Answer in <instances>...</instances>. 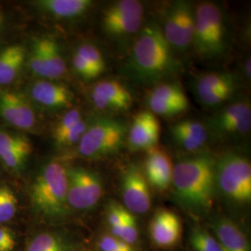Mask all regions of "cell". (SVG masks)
Instances as JSON below:
<instances>
[{"mask_svg": "<svg viewBox=\"0 0 251 251\" xmlns=\"http://www.w3.org/2000/svg\"><path fill=\"white\" fill-rule=\"evenodd\" d=\"M68 206L85 210L95 206L102 197L103 187L99 176L81 167L67 169Z\"/></svg>", "mask_w": 251, "mask_h": 251, "instance_id": "9", "label": "cell"}, {"mask_svg": "<svg viewBox=\"0 0 251 251\" xmlns=\"http://www.w3.org/2000/svg\"><path fill=\"white\" fill-rule=\"evenodd\" d=\"M191 245L195 251H223L215 237L201 228H196L192 232Z\"/></svg>", "mask_w": 251, "mask_h": 251, "instance_id": "29", "label": "cell"}, {"mask_svg": "<svg viewBox=\"0 0 251 251\" xmlns=\"http://www.w3.org/2000/svg\"><path fill=\"white\" fill-rule=\"evenodd\" d=\"M26 251H65V246L56 235L41 233L31 242Z\"/></svg>", "mask_w": 251, "mask_h": 251, "instance_id": "30", "label": "cell"}, {"mask_svg": "<svg viewBox=\"0 0 251 251\" xmlns=\"http://www.w3.org/2000/svg\"><path fill=\"white\" fill-rule=\"evenodd\" d=\"M152 243L161 249H171L179 242L182 225L179 217L169 209H158L149 225Z\"/></svg>", "mask_w": 251, "mask_h": 251, "instance_id": "19", "label": "cell"}, {"mask_svg": "<svg viewBox=\"0 0 251 251\" xmlns=\"http://www.w3.org/2000/svg\"><path fill=\"white\" fill-rule=\"evenodd\" d=\"M129 211L117 202H111L107 208V222L113 236L120 239L122 226Z\"/></svg>", "mask_w": 251, "mask_h": 251, "instance_id": "28", "label": "cell"}, {"mask_svg": "<svg viewBox=\"0 0 251 251\" xmlns=\"http://www.w3.org/2000/svg\"><path fill=\"white\" fill-rule=\"evenodd\" d=\"M235 79L232 75L225 73H209L198 79V90H235Z\"/></svg>", "mask_w": 251, "mask_h": 251, "instance_id": "24", "label": "cell"}, {"mask_svg": "<svg viewBox=\"0 0 251 251\" xmlns=\"http://www.w3.org/2000/svg\"><path fill=\"white\" fill-rule=\"evenodd\" d=\"M245 70H246L247 75H249V77H251V59H249V60L246 62V64H245Z\"/></svg>", "mask_w": 251, "mask_h": 251, "instance_id": "41", "label": "cell"}, {"mask_svg": "<svg viewBox=\"0 0 251 251\" xmlns=\"http://www.w3.org/2000/svg\"><path fill=\"white\" fill-rule=\"evenodd\" d=\"M26 42L0 45V88H13L26 68Z\"/></svg>", "mask_w": 251, "mask_h": 251, "instance_id": "16", "label": "cell"}, {"mask_svg": "<svg viewBox=\"0 0 251 251\" xmlns=\"http://www.w3.org/2000/svg\"><path fill=\"white\" fill-rule=\"evenodd\" d=\"M0 119L17 131L26 134L38 131L37 110L21 90L0 88Z\"/></svg>", "mask_w": 251, "mask_h": 251, "instance_id": "8", "label": "cell"}, {"mask_svg": "<svg viewBox=\"0 0 251 251\" xmlns=\"http://www.w3.org/2000/svg\"><path fill=\"white\" fill-rule=\"evenodd\" d=\"M161 126L158 119L149 111L134 117L128 131V144L134 150H150L157 144Z\"/></svg>", "mask_w": 251, "mask_h": 251, "instance_id": "20", "label": "cell"}, {"mask_svg": "<svg viewBox=\"0 0 251 251\" xmlns=\"http://www.w3.org/2000/svg\"><path fill=\"white\" fill-rule=\"evenodd\" d=\"M84 116L79 109H68L63 113V116L60 117L55 123L52 129V139L54 143L57 142L60 138H62L71 127L75 125L78 121H80Z\"/></svg>", "mask_w": 251, "mask_h": 251, "instance_id": "27", "label": "cell"}, {"mask_svg": "<svg viewBox=\"0 0 251 251\" xmlns=\"http://www.w3.org/2000/svg\"><path fill=\"white\" fill-rule=\"evenodd\" d=\"M75 52L78 54L98 75L104 72L105 62L97 47L90 43H82L75 49Z\"/></svg>", "mask_w": 251, "mask_h": 251, "instance_id": "26", "label": "cell"}, {"mask_svg": "<svg viewBox=\"0 0 251 251\" xmlns=\"http://www.w3.org/2000/svg\"><path fill=\"white\" fill-rule=\"evenodd\" d=\"M26 68L34 78L58 80L67 73L59 42L50 35H36L26 42Z\"/></svg>", "mask_w": 251, "mask_h": 251, "instance_id": "4", "label": "cell"}, {"mask_svg": "<svg viewBox=\"0 0 251 251\" xmlns=\"http://www.w3.org/2000/svg\"><path fill=\"white\" fill-rule=\"evenodd\" d=\"M138 238H139V231H138L136 219L133 214L129 212L126 217L125 222L122 226L120 240L131 246L132 244L137 242Z\"/></svg>", "mask_w": 251, "mask_h": 251, "instance_id": "35", "label": "cell"}, {"mask_svg": "<svg viewBox=\"0 0 251 251\" xmlns=\"http://www.w3.org/2000/svg\"><path fill=\"white\" fill-rule=\"evenodd\" d=\"M215 179L225 197L237 204L251 200V165L245 156L229 153L215 165Z\"/></svg>", "mask_w": 251, "mask_h": 251, "instance_id": "5", "label": "cell"}, {"mask_svg": "<svg viewBox=\"0 0 251 251\" xmlns=\"http://www.w3.org/2000/svg\"><path fill=\"white\" fill-rule=\"evenodd\" d=\"M89 126V121L86 118H82L75 125L71 127L62 138H60L54 144L59 148H68L78 144L80 142L81 138L86 132Z\"/></svg>", "mask_w": 251, "mask_h": 251, "instance_id": "31", "label": "cell"}, {"mask_svg": "<svg viewBox=\"0 0 251 251\" xmlns=\"http://www.w3.org/2000/svg\"><path fill=\"white\" fill-rule=\"evenodd\" d=\"M153 98L168 101L172 104L178 105L185 111L189 108V100L185 92L176 84H162L157 86L149 94Z\"/></svg>", "mask_w": 251, "mask_h": 251, "instance_id": "23", "label": "cell"}, {"mask_svg": "<svg viewBox=\"0 0 251 251\" xmlns=\"http://www.w3.org/2000/svg\"><path fill=\"white\" fill-rule=\"evenodd\" d=\"M211 124L220 134H246L251 130V104L248 101L232 103L217 114Z\"/></svg>", "mask_w": 251, "mask_h": 251, "instance_id": "18", "label": "cell"}, {"mask_svg": "<svg viewBox=\"0 0 251 251\" xmlns=\"http://www.w3.org/2000/svg\"><path fill=\"white\" fill-rule=\"evenodd\" d=\"M147 103L151 110V113L162 117H172L185 111L178 105L172 104L157 98H153L152 96H148Z\"/></svg>", "mask_w": 251, "mask_h": 251, "instance_id": "33", "label": "cell"}, {"mask_svg": "<svg viewBox=\"0 0 251 251\" xmlns=\"http://www.w3.org/2000/svg\"><path fill=\"white\" fill-rule=\"evenodd\" d=\"M122 198L126 208L131 213L144 214L151 206L149 183L136 165L128 166L123 174Z\"/></svg>", "mask_w": 251, "mask_h": 251, "instance_id": "14", "label": "cell"}, {"mask_svg": "<svg viewBox=\"0 0 251 251\" xmlns=\"http://www.w3.org/2000/svg\"><path fill=\"white\" fill-rule=\"evenodd\" d=\"M17 209L18 199L14 191L6 184L0 185V224L10 221Z\"/></svg>", "mask_w": 251, "mask_h": 251, "instance_id": "25", "label": "cell"}, {"mask_svg": "<svg viewBox=\"0 0 251 251\" xmlns=\"http://www.w3.org/2000/svg\"><path fill=\"white\" fill-rule=\"evenodd\" d=\"M144 170V176L152 187L166 190L172 184L173 165L170 155L161 149L153 147L148 150Z\"/></svg>", "mask_w": 251, "mask_h": 251, "instance_id": "21", "label": "cell"}, {"mask_svg": "<svg viewBox=\"0 0 251 251\" xmlns=\"http://www.w3.org/2000/svg\"><path fill=\"white\" fill-rule=\"evenodd\" d=\"M67 187V168L61 162H48L38 171L31 184L32 205L43 215H63L68 207Z\"/></svg>", "mask_w": 251, "mask_h": 251, "instance_id": "3", "label": "cell"}, {"mask_svg": "<svg viewBox=\"0 0 251 251\" xmlns=\"http://www.w3.org/2000/svg\"><path fill=\"white\" fill-rule=\"evenodd\" d=\"M171 133L173 134L189 135L199 139H207V133L205 126L195 120H184L172 126Z\"/></svg>", "mask_w": 251, "mask_h": 251, "instance_id": "32", "label": "cell"}, {"mask_svg": "<svg viewBox=\"0 0 251 251\" xmlns=\"http://www.w3.org/2000/svg\"><path fill=\"white\" fill-rule=\"evenodd\" d=\"M215 165L209 155H197L180 160L173 168L172 183L182 204L198 212L207 211L213 205Z\"/></svg>", "mask_w": 251, "mask_h": 251, "instance_id": "1", "label": "cell"}, {"mask_svg": "<svg viewBox=\"0 0 251 251\" xmlns=\"http://www.w3.org/2000/svg\"><path fill=\"white\" fill-rule=\"evenodd\" d=\"M173 138L181 147L187 151H197L206 143L205 140L189 135L173 134Z\"/></svg>", "mask_w": 251, "mask_h": 251, "instance_id": "38", "label": "cell"}, {"mask_svg": "<svg viewBox=\"0 0 251 251\" xmlns=\"http://www.w3.org/2000/svg\"><path fill=\"white\" fill-rule=\"evenodd\" d=\"M36 110L60 111L72 107L75 95L65 84L57 80L34 78L22 89Z\"/></svg>", "mask_w": 251, "mask_h": 251, "instance_id": "10", "label": "cell"}, {"mask_svg": "<svg viewBox=\"0 0 251 251\" xmlns=\"http://www.w3.org/2000/svg\"><path fill=\"white\" fill-rule=\"evenodd\" d=\"M131 65L143 79H154L174 70L175 62L171 47L163 35L161 28L149 24L142 30L135 42Z\"/></svg>", "mask_w": 251, "mask_h": 251, "instance_id": "2", "label": "cell"}, {"mask_svg": "<svg viewBox=\"0 0 251 251\" xmlns=\"http://www.w3.org/2000/svg\"><path fill=\"white\" fill-rule=\"evenodd\" d=\"M12 24V15L9 10L0 6V45L9 33Z\"/></svg>", "mask_w": 251, "mask_h": 251, "instance_id": "39", "label": "cell"}, {"mask_svg": "<svg viewBox=\"0 0 251 251\" xmlns=\"http://www.w3.org/2000/svg\"><path fill=\"white\" fill-rule=\"evenodd\" d=\"M225 30L223 14L213 3H201L195 12L193 43L204 56H215L225 50Z\"/></svg>", "mask_w": 251, "mask_h": 251, "instance_id": "7", "label": "cell"}, {"mask_svg": "<svg viewBox=\"0 0 251 251\" xmlns=\"http://www.w3.org/2000/svg\"><path fill=\"white\" fill-rule=\"evenodd\" d=\"M34 151L26 133L0 126V162L14 172L22 171Z\"/></svg>", "mask_w": 251, "mask_h": 251, "instance_id": "13", "label": "cell"}, {"mask_svg": "<svg viewBox=\"0 0 251 251\" xmlns=\"http://www.w3.org/2000/svg\"><path fill=\"white\" fill-rule=\"evenodd\" d=\"M212 227L222 251H251L245 233L232 221L223 218L217 220Z\"/></svg>", "mask_w": 251, "mask_h": 251, "instance_id": "22", "label": "cell"}, {"mask_svg": "<svg viewBox=\"0 0 251 251\" xmlns=\"http://www.w3.org/2000/svg\"><path fill=\"white\" fill-rule=\"evenodd\" d=\"M143 15L144 8L139 1H117L103 11L102 28L113 37L130 36L140 30Z\"/></svg>", "mask_w": 251, "mask_h": 251, "instance_id": "11", "label": "cell"}, {"mask_svg": "<svg viewBox=\"0 0 251 251\" xmlns=\"http://www.w3.org/2000/svg\"><path fill=\"white\" fill-rule=\"evenodd\" d=\"M126 128L123 122L112 118H100L89 124L77 144L81 156L100 158L117 152L125 141Z\"/></svg>", "mask_w": 251, "mask_h": 251, "instance_id": "6", "label": "cell"}, {"mask_svg": "<svg viewBox=\"0 0 251 251\" xmlns=\"http://www.w3.org/2000/svg\"><path fill=\"white\" fill-rule=\"evenodd\" d=\"M15 245L12 233L8 229L0 227V251H12Z\"/></svg>", "mask_w": 251, "mask_h": 251, "instance_id": "40", "label": "cell"}, {"mask_svg": "<svg viewBox=\"0 0 251 251\" xmlns=\"http://www.w3.org/2000/svg\"><path fill=\"white\" fill-rule=\"evenodd\" d=\"M101 251H132V247L128 244L118 239L113 235H104L100 238L99 243Z\"/></svg>", "mask_w": 251, "mask_h": 251, "instance_id": "37", "label": "cell"}, {"mask_svg": "<svg viewBox=\"0 0 251 251\" xmlns=\"http://www.w3.org/2000/svg\"><path fill=\"white\" fill-rule=\"evenodd\" d=\"M25 4L44 19L69 22L84 16L93 2L90 0H34L24 2Z\"/></svg>", "mask_w": 251, "mask_h": 251, "instance_id": "15", "label": "cell"}, {"mask_svg": "<svg viewBox=\"0 0 251 251\" xmlns=\"http://www.w3.org/2000/svg\"><path fill=\"white\" fill-rule=\"evenodd\" d=\"M94 106L100 111L121 112L130 109L132 96L125 87L116 80L100 81L90 91Z\"/></svg>", "mask_w": 251, "mask_h": 251, "instance_id": "17", "label": "cell"}, {"mask_svg": "<svg viewBox=\"0 0 251 251\" xmlns=\"http://www.w3.org/2000/svg\"><path fill=\"white\" fill-rule=\"evenodd\" d=\"M133 251V250H132V251Z\"/></svg>", "mask_w": 251, "mask_h": 251, "instance_id": "42", "label": "cell"}, {"mask_svg": "<svg viewBox=\"0 0 251 251\" xmlns=\"http://www.w3.org/2000/svg\"><path fill=\"white\" fill-rule=\"evenodd\" d=\"M162 32L171 48L184 50L193 43L195 13L188 4L178 2L171 7Z\"/></svg>", "mask_w": 251, "mask_h": 251, "instance_id": "12", "label": "cell"}, {"mask_svg": "<svg viewBox=\"0 0 251 251\" xmlns=\"http://www.w3.org/2000/svg\"><path fill=\"white\" fill-rule=\"evenodd\" d=\"M234 90H198L199 100L207 106H215L229 99Z\"/></svg>", "mask_w": 251, "mask_h": 251, "instance_id": "34", "label": "cell"}, {"mask_svg": "<svg viewBox=\"0 0 251 251\" xmlns=\"http://www.w3.org/2000/svg\"><path fill=\"white\" fill-rule=\"evenodd\" d=\"M72 65L75 72L81 78L85 80H91L99 76L97 73L95 72L90 65L75 52L73 53Z\"/></svg>", "mask_w": 251, "mask_h": 251, "instance_id": "36", "label": "cell"}]
</instances>
